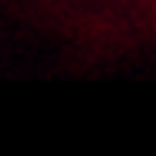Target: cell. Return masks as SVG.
Wrapping results in <instances>:
<instances>
[{"mask_svg":"<svg viewBox=\"0 0 156 156\" xmlns=\"http://www.w3.org/2000/svg\"><path fill=\"white\" fill-rule=\"evenodd\" d=\"M71 17V27H92L95 37H149L156 34V0H44Z\"/></svg>","mask_w":156,"mask_h":156,"instance_id":"cell-1","label":"cell"}]
</instances>
